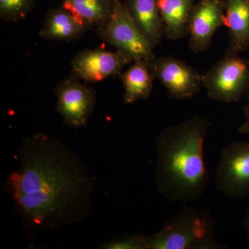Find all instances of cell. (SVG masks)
I'll use <instances>...</instances> for the list:
<instances>
[{"label": "cell", "mask_w": 249, "mask_h": 249, "mask_svg": "<svg viewBox=\"0 0 249 249\" xmlns=\"http://www.w3.org/2000/svg\"><path fill=\"white\" fill-rule=\"evenodd\" d=\"M9 191L25 222L55 229L85 219L94 181L74 153L58 139L39 133L23 142Z\"/></svg>", "instance_id": "cell-1"}, {"label": "cell", "mask_w": 249, "mask_h": 249, "mask_svg": "<svg viewBox=\"0 0 249 249\" xmlns=\"http://www.w3.org/2000/svg\"><path fill=\"white\" fill-rule=\"evenodd\" d=\"M210 127L209 119L194 114L157 136L156 187L172 202H196L207 189L204 148Z\"/></svg>", "instance_id": "cell-2"}, {"label": "cell", "mask_w": 249, "mask_h": 249, "mask_svg": "<svg viewBox=\"0 0 249 249\" xmlns=\"http://www.w3.org/2000/svg\"><path fill=\"white\" fill-rule=\"evenodd\" d=\"M214 227L209 211L184 207L170 217L160 231L145 236V249H224L214 239Z\"/></svg>", "instance_id": "cell-3"}, {"label": "cell", "mask_w": 249, "mask_h": 249, "mask_svg": "<svg viewBox=\"0 0 249 249\" xmlns=\"http://www.w3.org/2000/svg\"><path fill=\"white\" fill-rule=\"evenodd\" d=\"M208 97L219 103H235L249 91V61L228 49L225 55L202 75Z\"/></svg>", "instance_id": "cell-4"}, {"label": "cell", "mask_w": 249, "mask_h": 249, "mask_svg": "<svg viewBox=\"0 0 249 249\" xmlns=\"http://www.w3.org/2000/svg\"><path fill=\"white\" fill-rule=\"evenodd\" d=\"M98 37L116 51L149 65L155 60L154 47L134 22L121 0H116L114 13L103 27L96 29Z\"/></svg>", "instance_id": "cell-5"}, {"label": "cell", "mask_w": 249, "mask_h": 249, "mask_svg": "<svg viewBox=\"0 0 249 249\" xmlns=\"http://www.w3.org/2000/svg\"><path fill=\"white\" fill-rule=\"evenodd\" d=\"M215 185L224 196L249 199V142H234L221 152Z\"/></svg>", "instance_id": "cell-6"}, {"label": "cell", "mask_w": 249, "mask_h": 249, "mask_svg": "<svg viewBox=\"0 0 249 249\" xmlns=\"http://www.w3.org/2000/svg\"><path fill=\"white\" fill-rule=\"evenodd\" d=\"M150 67L155 79L165 87L168 98L172 99L181 101L195 97L203 86L202 75L175 57L156 58Z\"/></svg>", "instance_id": "cell-7"}, {"label": "cell", "mask_w": 249, "mask_h": 249, "mask_svg": "<svg viewBox=\"0 0 249 249\" xmlns=\"http://www.w3.org/2000/svg\"><path fill=\"white\" fill-rule=\"evenodd\" d=\"M55 93L56 110L68 125L82 127L88 124L96 103L93 88L71 75L57 85Z\"/></svg>", "instance_id": "cell-8"}, {"label": "cell", "mask_w": 249, "mask_h": 249, "mask_svg": "<svg viewBox=\"0 0 249 249\" xmlns=\"http://www.w3.org/2000/svg\"><path fill=\"white\" fill-rule=\"evenodd\" d=\"M133 62L130 57L119 51L85 49L71 60V75L88 83H97L120 74L126 65Z\"/></svg>", "instance_id": "cell-9"}, {"label": "cell", "mask_w": 249, "mask_h": 249, "mask_svg": "<svg viewBox=\"0 0 249 249\" xmlns=\"http://www.w3.org/2000/svg\"><path fill=\"white\" fill-rule=\"evenodd\" d=\"M224 0H199L190 18L189 47L193 53L206 52L212 44L214 34L224 26Z\"/></svg>", "instance_id": "cell-10"}, {"label": "cell", "mask_w": 249, "mask_h": 249, "mask_svg": "<svg viewBox=\"0 0 249 249\" xmlns=\"http://www.w3.org/2000/svg\"><path fill=\"white\" fill-rule=\"evenodd\" d=\"M124 4L152 47H158L165 35L157 0H124Z\"/></svg>", "instance_id": "cell-11"}, {"label": "cell", "mask_w": 249, "mask_h": 249, "mask_svg": "<svg viewBox=\"0 0 249 249\" xmlns=\"http://www.w3.org/2000/svg\"><path fill=\"white\" fill-rule=\"evenodd\" d=\"M89 31L63 6L49 9L39 31V36L46 40L64 42L77 40Z\"/></svg>", "instance_id": "cell-12"}, {"label": "cell", "mask_w": 249, "mask_h": 249, "mask_svg": "<svg viewBox=\"0 0 249 249\" xmlns=\"http://www.w3.org/2000/svg\"><path fill=\"white\" fill-rule=\"evenodd\" d=\"M224 27L229 31V49L240 53L249 49V0H224Z\"/></svg>", "instance_id": "cell-13"}, {"label": "cell", "mask_w": 249, "mask_h": 249, "mask_svg": "<svg viewBox=\"0 0 249 249\" xmlns=\"http://www.w3.org/2000/svg\"><path fill=\"white\" fill-rule=\"evenodd\" d=\"M157 2L165 37L171 40H178L188 36L195 0H157Z\"/></svg>", "instance_id": "cell-14"}, {"label": "cell", "mask_w": 249, "mask_h": 249, "mask_svg": "<svg viewBox=\"0 0 249 249\" xmlns=\"http://www.w3.org/2000/svg\"><path fill=\"white\" fill-rule=\"evenodd\" d=\"M119 76L124 87V104H133L139 100L147 101L150 98L155 78L147 62L136 60Z\"/></svg>", "instance_id": "cell-15"}, {"label": "cell", "mask_w": 249, "mask_h": 249, "mask_svg": "<svg viewBox=\"0 0 249 249\" xmlns=\"http://www.w3.org/2000/svg\"><path fill=\"white\" fill-rule=\"evenodd\" d=\"M61 6L89 30L103 27L110 19L116 0H60Z\"/></svg>", "instance_id": "cell-16"}, {"label": "cell", "mask_w": 249, "mask_h": 249, "mask_svg": "<svg viewBox=\"0 0 249 249\" xmlns=\"http://www.w3.org/2000/svg\"><path fill=\"white\" fill-rule=\"evenodd\" d=\"M36 0H0V18L6 22L24 19L35 8Z\"/></svg>", "instance_id": "cell-17"}, {"label": "cell", "mask_w": 249, "mask_h": 249, "mask_svg": "<svg viewBox=\"0 0 249 249\" xmlns=\"http://www.w3.org/2000/svg\"><path fill=\"white\" fill-rule=\"evenodd\" d=\"M111 249H145V236H133L115 241L109 245Z\"/></svg>", "instance_id": "cell-18"}, {"label": "cell", "mask_w": 249, "mask_h": 249, "mask_svg": "<svg viewBox=\"0 0 249 249\" xmlns=\"http://www.w3.org/2000/svg\"><path fill=\"white\" fill-rule=\"evenodd\" d=\"M242 110L245 114V121L239 127L238 132L242 134H249V103L246 105Z\"/></svg>", "instance_id": "cell-19"}, {"label": "cell", "mask_w": 249, "mask_h": 249, "mask_svg": "<svg viewBox=\"0 0 249 249\" xmlns=\"http://www.w3.org/2000/svg\"><path fill=\"white\" fill-rule=\"evenodd\" d=\"M243 229L245 231L246 237L249 243V208L246 211L245 218L243 221Z\"/></svg>", "instance_id": "cell-20"}]
</instances>
